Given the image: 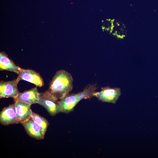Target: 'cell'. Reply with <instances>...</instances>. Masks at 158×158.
Listing matches in <instances>:
<instances>
[{
    "label": "cell",
    "mask_w": 158,
    "mask_h": 158,
    "mask_svg": "<svg viewBox=\"0 0 158 158\" xmlns=\"http://www.w3.org/2000/svg\"><path fill=\"white\" fill-rule=\"evenodd\" d=\"M73 79L71 75L67 71H57L49 83V92L58 99L61 100L71 91Z\"/></svg>",
    "instance_id": "obj_1"
},
{
    "label": "cell",
    "mask_w": 158,
    "mask_h": 158,
    "mask_svg": "<svg viewBox=\"0 0 158 158\" xmlns=\"http://www.w3.org/2000/svg\"><path fill=\"white\" fill-rule=\"evenodd\" d=\"M96 84L89 85L82 91L77 93L68 94L58 101L59 112L69 113L73 111L78 103L83 99H90L97 89Z\"/></svg>",
    "instance_id": "obj_2"
},
{
    "label": "cell",
    "mask_w": 158,
    "mask_h": 158,
    "mask_svg": "<svg viewBox=\"0 0 158 158\" xmlns=\"http://www.w3.org/2000/svg\"><path fill=\"white\" fill-rule=\"evenodd\" d=\"M58 100L47 90L40 93L38 104L45 108L50 115L54 116L59 112Z\"/></svg>",
    "instance_id": "obj_3"
},
{
    "label": "cell",
    "mask_w": 158,
    "mask_h": 158,
    "mask_svg": "<svg viewBox=\"0 0 158 158\" xmlns=\"http://www.w3.org/2000/svg\"><path fill=\"white\" fill-rule=\"evenodd\" d=\"M101 90L100 92H95L93 96L103 102L115 104L121 94V89L118 88L107 86L102 87Z\"/></svg>",
    "instance_id": "obj_4"
},
{
    "label": "cell",
    "mask_w": 158,
    "mask_h": 158,
    "mask_svg": "<svg viewBox=\"0 0 158 158\" xmlns=\"http://www.w3.org/2000/svg\"><path fill=\"white\" fill-rule=\"evenodd\" d=\"M20 80L18 77L17 78L11 81H1L0 98L11 97L14 99L20 92L18 87V83Z\"/></svg>",
    "instance_id": "obj_5"
},
{
    "label": "cell",
    "mask_w": 158,
    "mask_h": 158,
    "mask_svg": "<svg viewBox=\"0 0 158 158\" xmlns=\"http://www.w3.org/2000/svg\"><path fill=\"white\" fill-rule=\"evenodd\" d=\"M16 117L18 123H22L31 118L32 111L31 104L20 100L15 101Z\"/></svg>",
    "instance_id": "obj_6"
},
{
    "label": "cell",
    "mask_w": 158,
    "mask_h": 158,
    "mask_svg": "<svg viewBox=\"0 0 158 158\" xmlns=\"http://www.w3.org/2000/svg\"><path fill=\"white\" fill-rule=\"evenodd\" d=\"M20 80H24L35 85L37 87L44 85L42 78L39 73L29 69L21 68L18 76Z\"/></svg>",
    "instance_id": "obj_7"
},
{
    "label": "cell",
    "mask_w": 158,
    "mask_h": 158,
    "mask_svg": "<svg viewBox=\"0 0 158 158\" xmlns=\"http://www.w3.org/2000/svg\"><path fill=\"white\" fill-rule=\"evenodd\" d=\"M0 122L4 125L18 123L16 116L15 103L2 109L0 114Z\"/></svg>",
    "instance_id": "obj_8"
},
{
    "label": "cell",
    "mask_w": 158,
    "mask_h": 158,
    "mask_svg": "<svg viewBox=\"0 0 158 158\" xmlns=\"http://www.w3.org/2000/svg\"><path fill=\"white\" fill-rule=\"evenodd\" d=\"M28 134L30 137L38 140L44 138L42 128L31 118L21 123Z\"/></svg>",
    "instance_id": "obj_9"
},
{
    "label": "cell",
    "mask_w": 158,
    "mask_h": 158,
    "mask_svg": "<svg viewBox=\"0 0 158 158\" xmlns=\"http://www.w3.org/2000/svg\"><path fill=\"white\" fill-rule=\"evenodd\" d=\"M40 93L36 87H34L22 93L20 92L14 99V101L20 100L31 105L38 103Z\"/></svg>",
    "instance_id": "obj_10"
},
{
    "label": "cell",
    "mask_w": 158,
    "mask_h": 158,
    "mask_svg": "<svg viewBox=\"0 0 158 158\" xmlns=\"http://www.w3.org/2000/svg\"><path fill=\"white\" fill-rule=\"evenodd\" d=\"M21 68L17 66L4 52L0 53V69L15 73L19 75Z\"/></svg>",
    "instance_id": "obj_11"
},
{
    "label": "cell",
    "mask_w": 158,
    "mask_h": 158,
    "mask_svg": "<svg viewBox=\"0 0 158 158\" xmlns=\"http://www.w3.org/2000/svg\"><path fill=\"white\" fill-rule=\"evenodd\" d=\"M31 118L35 122L41 126L43 133L45 135L49 125V123L47 120L33 112H32Z\"/></svg>",
    "instance_id": "obj_12"
}]
</instances>
